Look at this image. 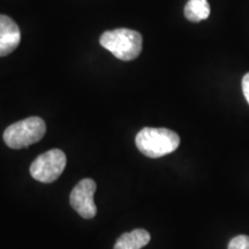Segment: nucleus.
<instances>
[{
	"instance_id": "nucleus-2",
	"label": "nucleus",
	"mask_w": 249,
	"mask_h": 249,
	"mask_svg": "<svg viewBox=\"0 0 249 249\" xmlns=\"http://www.w3.org/2000/svg\"><path fill=\"white\" fill-rule=\"evenodd\" d=\"M99 42L103 48L124 61H130L138 58L142 51L143 44L141 34L126 28L107 31L101 36Z\"/></svg>"
},
{
	"instance_id": "nucleus-1",
	"label": "nucleus",
	"mask_w": 249,
	"mask_h": 249,
	"mask_svg": "<svg viewBox=\"0 0 249 249\" xmlns=\"http://www.w3.org/2000/svg\"><path fill=\"white\" fill-rule=\"evenodd\" d=\"M135 143L144 156L160 158L176 151L180 144V138L176 132L167 128L145 127L136 135Z\"/></svg>"
},
{
	"instance_id": "nucleus-10",
	"label": "nucleus",
	"mask_w": 249,
	"mask_h": 249,
	"mask_svg": "<svg viewBox=\"0 0 249 249\" xmlns=\"http://www.w3.org/2000/svg\"><path fill=\"white\" fill-rule=\"evenodd\" d=\"M242 91H244L246 101L249 104V73L246 74L244 79H242Z\"/></svg>"
},
{
	"instance_id": "nucleus-5",
	"label": "nucleus",
	"mask_w": 249,
	"mask_h": 249,
	"mask_svg": "<svg viewBox=\"0 0 249 249\" xmlns=\"http://www.w3.org/2000/svg\"><path fill=\"white\" fill-rule=\"evenodd\" d=\"M96 187V182L92 179H83L71 193L70 202L71 208L86 219H91L97 213V207L93 202Z\"/></svg>"
},
{
	"instance_id": "nucleus-8",
	"label": "nucleus",
	"mask_w": 249,
	"mask_h": 249,
	"mask_svg": "<svg viewBox=\"0 0 249 249\" xmlns=\"http://www.w3.org/2000/svg\"><path fill=\"white\" fill-rule=\"evenodd\" d=\"M210 6L208 0H188L185 6V17L191 22H200L209 18Z\"/></svg>"
},
{
	"instance_id": "nucleus-6",
	"label": "nucleus",
	"mask_w": 249,
	"mask_h": 249,
	"mask_svg": "<svg viewBox=\"0 0 249 249\" xmlns=\"http://www.w3.org/2000/svg\"><path fill=\"white\" fill-rule=\"evenodd\" d=\"M21 31L9 17L0 15V57H5L14 51L20 44Z\"/></svg>"
},
{
	"instance_id": "nucleus-7",
	"label": "nucleus",
	"mask_w": 249,
	"mask_h": 249,
	"mask_svg": "<svg viewBox=\"0 0 249 249\" xmlns=\"http://www.w3.org/2000/svg\"><path fill=\"white\" fill-rule=\"evenodd\" d=\"M150 241V234L142 229L134 230L132 232L124 233L118 239L113 249H141Z\"/></svg>"
},
{
	"instance_id": "nucleus-9",
	"label": "nucleus",
	"mask_w": 249,
	"mask_h": 249,
	"mask_svg": "<svg viewBox=\"0 0 249 249\" xmlns=\"http://www.w3.org/2000/svg\"><path fill=\"white\" fill-rule=\"evenodd\" d=\"M227 249H249V236L238 235L230 241Z\"/></svg>"
},
{
	"instance_id": "nucleus-4",
	"label": "nucleus",
	"mask_w": 249,
	"mask_h": 249,
	"mask_svg": "<svg viewBox=\"0 0 249 249\" xmlns=\"http://www.w3.org/2000/svg\"><path fill=\"white\" fill-rule=\"evenodd\" d=\"M66 166V156L59 149L39 155L30 165V174L37 181L51 183L57 180Z\"/></svg>"
},
{
	"instance_id": "nucleus-3",
	"label": "nucleus",
	"mask_w": 249,
	"mask_h": 249,
	"mask_svg": "<svg viewBox=\"0 0 249 249\" xmlns=\"http://www.w3.org/2000/svg\"><path fill=\"white\" fill-rule=\"evenodd\" d=\"M45 130L44 120L30 117L7 127L4 132V141L12 149L27 148L40 141L45 135Z\"/></svg>"
}]
</instances>
